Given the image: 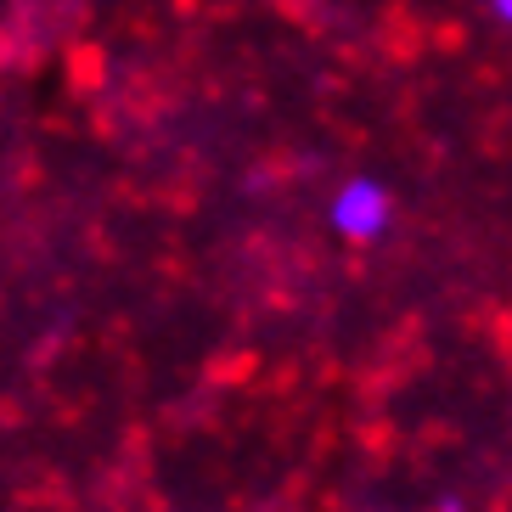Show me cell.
<instances>
[{
	"instance_id": "7a4b0ae2",
	"label": "cell",
	"mask_w": 512,
	"mask_h": 512,
	"mask_svg": "<svg viewBox=\"0 0 512 512\" xmlns=\"http://www.w3.org/2000/svg\"><path fill=\"white\" fill-rule=\"evenodd\" d=\"M490 12H496L501 23H507V29H512V0H490Z\"/></svg>"
},
{
	"instance_id": "3957f363",
	"label": "cell",
	"mask_w": 512,
	"mask_h": 512,
	"mask_svg": "<svg viewBox=\"0 0 512 512\" xmlns=\"http://www.w3.org/2000/svg\"><path fill=\"white\" fill-rule=\"evenodd\" d=\"M434 512H467V507H462V501H439Z\"/></svg>"
},
{
	"instance_id": "6da1fadb",
	"label": "cell",
	"mask_w": 512,
	"mask_h": 512,
	"mask_svg": "<svg viewBox=\"0 0 512 512\" xmlns=\"http://www.w3.org/2000/svg\"><path fill=\"white\" fill-rule=\"evenodd\" d=\"M327 220L344 242H377L394 220V197H389V186L372 181V175H349V181L332 192Z\"/></svg>"
}]
</instances>
